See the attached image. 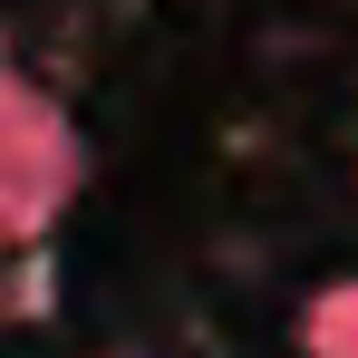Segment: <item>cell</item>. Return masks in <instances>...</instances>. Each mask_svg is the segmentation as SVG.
I'll use <instances>...</instances> for the list:
<instances>
[]
</instances>
